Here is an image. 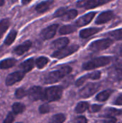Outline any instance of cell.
Masks as SVG:
<instances>
[{"instance_id": "cell-1", "label": "cell", "mask_w": 122, "mask_h": 123, "mask_svg": "<svg viewBox=\"0 0 122 123\" xmlns=\"http://www.w3.org/2000/svg\"><path fill=\"white\" fill-rule=\"evenodd\" d=\"M72 71L71 67L70 66H64L61 67L58 70L52 71L49 73L44 79L45 84H53L58 81H60L61 79L65 77V76L68 75Z\"/></svg>"}, {"instance_id": "cell-2", "label": "cell", "mask_w": 122, "mask_h": 123, "mask_svg": "<svg viewBox=\"0 0 122 123\" xmlns=\"http://www.w3.org/2000/svg\"><path fill=\"white\" fill-rule=\"evenodd\" d=\"M63 94V89L61 86H51L46 88L45 90H43V94L42 100L47 102H55L57 100H59Z\"/></svg>"}, {"instance_id": "cell-3", "label": "cell", "mask_w": 122, "mask_h": 123, "mask_svg": "<svg viewBox=\"0 0 122 123\" xmlns=\"http://www.w3.org/2000/svg\"><path fill=\"white\" fill-rule=\"evenodd\" d=\"M111 58L106 57V56L96 58L90 61L85 63L83 65V68L84 70L89 71V70L95 69V68H97L99 67H102V66L108 65L111 62Z\"/></svg>"}, {"instance_id": "cell-4", "label": "cell", "mask_w": 122, "mask_h": 123, "mask_svg": "<svg viewBox=\"0 0 122 123\" xmlns=\"http://www.w3.org/2000/svg\"><path fill=\"white\" fill-rule=\"evenodd\" d=\"M113 43V40L111 38H105L99 40H96L90 44L88 49L93 52L101 51L106 50Z\"/></svg>"}, {"instance_id": "cell-5", "label": "cell", "mask_w": 122, "mask_h": 123, "mask_svg": "<svg viewBox=\"0 0 122 123\" xmlns=\"http://www.w3.org/2000/svg\"><path fill=\"white\" fill-rule=\"evenodd\" d=\"M79 48V46L77 45H73L70 46H66L62 49L58 50L57 51L54 52L53 54L52 55V57L61 59L63 58H65L70 55H72L73 53L77 51Z\"/></svg>"}, {"instance_id": "cell-6", "label": "cell", "mask_w": 122, "mask_h": 123, "mask_svg": "<svg viewBox=\"0 0 122 123\" xmlns=\"http://www.w3.org/2000/svg\"><path fill=\"white\" fill-rule=\"evenodd\" d=\"M100 88V84L98 83H89L86 85L79 92V95L82 98H88L94 94Z\"/></svg>"}, {"instance_id": "cell-7", "label": "cell", "mask_w": 122, "mask_h": 123, "mask_svg": "<svg viewBox=\"0 0 122 123\" xmlns=\"http://www.w3.org/2000/svg\"><path fill=\"white\" fill-rule=\"evenodd\" d=\"M110 0H79L77 2V6L89 9L106 4Z\"/></svg>"}, {"instance_id": "cell-8", "label": "cell", "mask_w": 122, "mask_h": 123, "mask_svg": "<svg viewBox=\"0 0 122 123\" xmlns=\"http://www.w3.org/2000/svg\"><path fill=\"white\" fill-rule=\"evenodd\" d=\"M25 75V73H24L22 71H18L14 73L10 74L7 76L6 79V86H12L15 83L21 81Z\"/></svg>"}, {"instance_id": "cell-9", "label": "cell", "mask_w": 122, "mask_h": 123, "mask_svg": "<svg viewBox=\"0 0 122 123\" xmlns=\"http://www.w3.org/2000/svg\"><path fill=\"white\" fill-rule=\"evenodd\" d=\"M43 94V90L40 86H33L30 88L28 91L27 95L30 100L37 101L42 99Z\"/></svg>"}, {"instance_id": "cell-10", "label": "cell", "mask_w": 122, "mask_h": 123, "mask_svg": "<svg viewBox=\"0 0 122 123\" xmlns=\"http://www.w3.org/2000/svg\"><path fill=\"white\" fill-rule=\"evenodd\" d=\"M58 28V25L55 24L50 25L49 27H46L41 32V37L44 40H49L54 37V35L56 33L57 29Z\"/></svg>"}, {"instance_id": "cell-11", "label": "cell", "mask_w": 122, "mask_h": 123, "mask_svg": "<svg viewBox=\"0 0 122 123\" xmlns=\"http://www.w3.org/2000/svg\"><path fill=\"white\" fill-rule=\"evenodd\" d=\"M101 72L100 71H94V72H92L91 74H86L82 77H81L80 79H78L76 82V85L77 86H81L82 84H83L88 79H91V80H97L99 79H100L101 77Z\"/></svg>"}, {"instance_id": "cell-12", "label": "cell", "mask_w": 122, "mask_h": 123, "mask_svg": "<svg viewBox=\"0 0 122 123\" xmlns=\"http://www.w3.org/2000/svg\"><path fill=\"white\" fill-rule=\"evenodd\" d=\"M114 16V14L112 11L104 12L99 15V17H97V19L96 20V23L97 25H101L104 23H106L109 21H110L111 19H112Z\"/></svg>"}, {"instance_id": "cell-13", "label": "cell", "mask_w": 122, "mask_h": 123, "mask_svg": "<svg viewBox=\"0 0 122 123\" xmlns=\"http://www.w3.org/2000/svg\"><path fill=\"white\" fill-rule=\"evenodd\" d=\"M96 15V12H89L85 15H83V17H80L76 22V25L78 27H82V26H85L86 25H88V23H90L91 22V20L93 19V17Z\"/></svg>"}, {"instance_id": "cell-14", "label": "cell", "mask_w": 122, "mask_h": 123, "mask_svg": "<svg viewBox=\"0 0 122 123\" xmlns=\"http://www.w3.org/2000/svg\"><path fill=\"white\" fill-rule=\"evenodd\" d=\"M31 46H32V42L30 40L25 41L23 44L16 47L14 50V53L18 55H21L24 53H26L27 51H28L31 48Z\"/></svg>"}, {"instance_id": "cell-15", "label": "cell", "mask_w": 122, "mask_h": 123, "mask_svg": "<svg viewBox=\"0 0 122 123\" xmlns=\"http://www.w3.org/2000/svg\"><path fill=\"white\" fill-rule=\"evenodd\" d=\"M34 65H35V61L33 58H29L27 61H24L23 63H22L19 68L20 69V71H23L24 73H27L29 71H30L33 68H34Z\"/></svg>"}, {"instance_id": "cell-16", "label": "cell", "mask_w": 122, "mask_h": 123, "mask_svg": "<svg viewBox=\"0 0 122 123\" xmlns=\"http://www.w3.org/2000/svg\"><path fill=\"white\" fill-rule=\"evenodd\" d=\"M69 43V40L67 37H62V38H59L56 40H55L52 44V47L53 48H55L57 50H60L62 49L66 46H68V44Z\"/></svg>"}, {"instance_id": "cell-17", "label": "cell", "mask_w": 122, "mask_h": 123, "mask_svg": "<svg viewBox=\"0 0 122 123\" xmlns=\"http://www.w3.org/2000/svg\"><path fill=\"white\" fill-rule=\"evenodd\" d=\"M52 3H53V0H47V1H42L36 6L35 9L39 13H43L49 9V8L52 4Z\"/></svg>"}, {"instance_id": "cell-18", "label": "cell", "mask_w": 122, "mask_h": 123, "mask_svg": "<svg viewBox=\"0 0 122 123\" xmlns=\"http://www.w3.org/2000/svg\"><path fill=\"white\" fill-rule=\"evenodd\" d=\"M109 78L113 81H119L122 80V69L116 68L111 71L109 74Z\"/></svg>"}, {"instance_id": "cell-19", "label": "cell", "mask_w": 122, "mask_h": 123, "mask_svg": "<svg viewBox=\"0 0 122 123\" xmlns=\"http://www.w3.org/2000/svg\"><path fill=\"white\" fill-rule=\"evenodd\" d=\"M101 30L99 28H96V27H91V28H87L81 30L80 32V36L82 38H87L93 35L96 34Z\"/></svg>"}, {"instance_id": "cell-20", "label": "cell", "mask_w": 122, "mask_h": 123, "mask_svg": "<svg viewBox=\"0 0 122 123\" xmlns=\"http://www.w3.org/2000/svg\"><path fill=\"white\" fill-rule=\"evenodd\" d=\"M17 63V60L14 58H6L0 61V68L1 69H7L13 67Z\"/></svg>"}, {"instance_id": "cell-21", "label": "cell", "mask_w": 122, "mask_h": 123, "mask_svg": "<svg viewBox=\"0 0 122 123\" xmlns=\"http://www.w3.org/2000/svg\"><path fill=\"white\" fill-rule=\"evenodd\" d=\"M121 114H122V110H117L115 108H112V107H109L104 110V116L106 118H110V117H114Z\"/></svg>"}, {"instance_id": "cell-22", "label": "cell", "mask_w": 122, "mask_h": 123, "mask_svg": "<svg viewBox=\"0 0 122 123\" xmlns=\"http://www.w3.org/2000/svg\"><path fill=\"white\" fill-rule=\"evenodd\" d=\"M78 15V11L76 9H70V10H67L65 13L61 17L62 20L64 21H68L75 19Z\"/></svg>"}, {"instance_id": "cell-23", "label": "cell", "mask_w": 122, "mask_h": 123, "mask_svg": "<svg viewBox=\"0 0 122 123\" xmlns=\"http://www.w3.org/2000/svg\"><path fill=\"white\" fill-rule=\"evenodd\" d=\"M112 92H113V91L110 90V89H107V90L103 91V92H100L99 94H97L96 99L99 102H105V101H106L109 98V97L111 96Z\"/></svg>"}, {"instance_id": "cell-24", "label": "cell", "mask_w": 122, "mask_h": 123, "mask_svg": "<svg viewBox=\"0 0 122 123\" xmlns=\"http://www.w3.org/2000/svg\"><path fill=\"white\" fill-rule=\"evenodd\" d=\"M76 30V27L75 25H64L60 27L59 32L60 35H67L72 33Z\"/></svg>"}, {"instance_id": "cell-25", "label": "cell", "mask_w": 122, "mask_h": 123, "mask_svg": "<svg viewBox=\"0 0 122 123\" xmlns=\"http://www.w3.org/2000/svg\"><path fill=\"white\" fill-rule=\"evenodd\" d=\"M10 22L9 19H3L0 21V38L2 37V35L5 33V32L7 30V29L9 27Z\"/></svg>"}, {"instance_id": "cell-26", "label": "cell", "mask_w": 122, "mask_h": 123, "mask_svg": "<svg viewBox=\"0 0 122 123\" xmlns=\"http://www.w3.org/2000/svg\"><path fill=\"white\" fill-rule=\"evenodd\" d=\"M25 110V106L24 105L19 103V102H16L13 104L12 105V112H14V115H19L22 113Z\"/></svg>"}, {"instance_id": "cell-27", "label": "cell", "mask_w": 122, "mask_h": 123, "mask_svg": "<svg viewBox=\"0 0 122 123\" xmlns=\"http://www.w3.org/2000/svg\"><path fill=\"white\" fill-rule=\"evenodd\" d=\"M17 32L16 30H12L9 34L8 35L6 36V37L5 38L4 40V44L6 45H11L15 40L16 37H17Z\"/></svg>"}, {"instance_id": "cell-28", "label": "cell", "mask_w": 122, "mask_h": 123, "mask_svg": "<svg viewBox=\"0 0 122 123\" xmlns=\"http://www.w3.org/2000/svg\"><path fill=\"white\" fill-rule=\"evenodd\" d=\"M89 104L86 102H79L76 109H75V111L76 112V113L78 114H80V113H83L86 110H88L89 108Z\"/></svg>"}, {"instance_id": "cell-29", "label": "cell", "mask_w": 122, "mask_h": 123, "mask_svg": "<svg viewBox=\"0 0 122 123\" xmlns=\"http://www.w3.org/2000/svg\"><path fill=\"white\" fill-rule=\"evenodd\" d=\"M111 39L115 40H119L122 39V29H119L116 30H113L107 34Z\"/></svg>"}, {"instance_id": "cell-30", "label": "cell", "mask_w": 122, "mask_h": 123, "mask_svg": "<svg viewBox=\"0 0 122 123\" xmlns=\"http://www.w3.org/2000/svg\"><path fill=\"white\" fill-rule=\"evenodd\" d=\"M48 61H48V59H47L46 57L42 56V57L38 58L36 60L35 64H36V66H37V67L38 68H44V67L47 64Z\"/></svg>"}, {"instance_id": "cell-31", "label": "cell", "mask_w": 122, "mask_h": 123, "mask_svg": "<svg viewBox=\"0 0 122 123\" xmlns=\"http://www.w3.org/2000/svg\"><path fill=\"white\" fill-rule=\"evenodd\" d=\"M65 120V116L63 114H58L54 115L50 120V123H62Z\"/></svg>"}, {"instance_id": "cell-32", "label": "cell", "mask_w": 122, "mask_h": 123, "mask_svg": "<svg viewBox=\"0 0 122 123\" xmlns=\"http://www.w3.org/2000/svg\"><path fill=\"white\" fill-rule=\"evenodd\" d=\"M27 93H28V91H26L24 88H19L16 90L14 94L17 99H21V98H23L24 97L27 96Z\"/></svg>"}, {"instance_id": "cell-33", "label": "cell", "mask_w": 122, "mask_h": 123, "mask_svg": "<svg viewBox=\"0 0 122 123\" xmlns=\"http://www.w3.org/2000/svg\"><path fill=\"white\" fill-rule=\"evenodd\" d=\"M101 108H102V105H91V106L89 107L88 111L90 112L95 113V112H99Z\"/></svg>"}, {"instance_id": "cell-34", "label": "cell", "mask_w": 122, "mask_h": 123, "mask_svg": "<svg viewBox=\"0 0 122 123\" xmlns=\"http://www.w3.org/2000/svg\"><path fill=\"white\" fill-rule=\"evenodd\" d=\"M50 110V107L47 104H44V105H42L40 108H39V111L41 114H45V113H47L49 112Z\"/></svg>"}, {"instance_id": "cell-35", "label": "cell", "mask_w": 122, "mask_h": 123, "mask_svg": "<svg viewBox=\"0 0 122 123\" xmlns=\"http://www.w3.org/2000/svg\"><path fill=\"white\" fill-rule=\"evenodd\" d=\"M66 9L64 7H61L60 9H58V10H56V12L54 14V17H61L66 12Z\"/></svg>"}, {"instance_id": "cell-36", "label": "cell", "mask_w": 122, "mask_h": 123, "mask_svg": "<svg viewBox=\"0 0 122 123\" xmlns=\"http://www.w3.org/2000/svg\"><path fill=\"white\" fill-rule=\"evenodd\" d=\"M14 120V112H9L6 117L5 118V120H4V123H12Z\"/></svg>"}, {"instance_id": "cell-37", "label": "cell", "mask_w": 122, "mask_h": 123, "mask_svg": "<svg viewBox=\"0 0 122 123\" xmlns=\"http://www.w3.org/2000/svg\"><path fill=\"white\" fill-rule=\"evenodd\" d=\"M73 122L77 123H86L88 122V120L83 116H79L75 118V120H73Z\"/></svg>"}, {"instance_id": "cell-38", "label": "cell", "mask_w": 122, "mask_h": 123, "mask_svg": "<svg viewBox=\"0 0 122 123\" xmlns=\"http://www.w3.org/2000/svg\"><path fill=\"white\" fill-rule=\"evenodd\" d=\"M114 104L116 105H122V94H120L116 97V99H115Z\"/></svg>"}, {"instance_id": "cell-39", "label": "cell", "mask_w": 122, "mask_h": 123, "mask_svg": "<svg viewBox=\"0 0 122 123\" xmlns=\"http://www.w3.org/2000/svg\"><path fill=\"white\" fill-rule=\"evenodd\" d=\"M119 55L122 57V44L119 46Z\"/></svg>"}, {"instance_id": "cell-40", "label": "cell", "mask_w": 122, "mask_h": 123, "mask_svg": "<svg viewBox=\"0 0 122 123\" xmlns=\"http://www.w3.org/2000/svg\"><path fill=\"white\" fill-rule=\"evenodd\" d=\"M30 1H31V0H22V2L23 4H28Z\"/></svg>"}, {"instance_id": "cell-41", "label": "cell", "mask_w": 122, "mask_h": 123, "mask_svg": "<svg viewBox=\"0 0 122 123\" xmlns=\"http://www.w3.org/2000/svg\"><path fill=\"white\" fill-rule=\"evenodd\" d=\"M4 4V0H0V6H2Z\"/></svg>"}, {"instance_id": "cell-42", "label": "cell", "mask_w": 122, "mask_h": 123, "mask_svg": "<svg viewBox=\"0 0 122 123\" xmlns=\"http://www.w3.org/2000/svg\"><path fill=\"white\" fill-rule=\"evenodd\" d=\"M9 1H11L12 2H15V1H17V0H9Z\"/></svg>"}, {"instance_id": "cell-43", "label": "cell", "mask_w": 122, "mask_h": 123, "mask_svg": "<svg viewBox=\"0 0 122 123\" xmlns=\"http://www.w3.org/2000/svg\"><path fill=\"white\" fill-rule=\"evenodd\" d=\"M121 115H122V114H121Z\"/></svg>"}]
</instances>
